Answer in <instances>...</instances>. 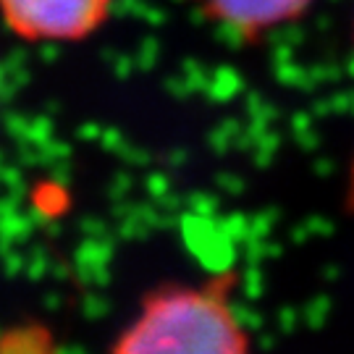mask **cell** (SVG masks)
<instances>
[{
	"mask_svg": "<svg viewBox=\"0 0 354 354\" xmlns=\"http://www.w3.org/2000/svg\"><path fill=\"white\" fill-rule=\"evenodd\" d=\"M108 354H254L252 336L234 304L231 281L158 283L137 304Z\"/></svg>",
	"mask_w": 354,
	"mask_h": 354,
	"instance_id": "6da1fadb",
	"label": "cell"
},
{
	"mask_svg": "<svg viewBox=\"0 0 354 354\" xmlns=\"http://www.w3.org/2000/svg\"><path fill=\"white\" fill-rule=\"evenodd\" d=\"M113 0H0V21L32 45H71L92 37Z\"/></svg>",
	"mask_w": 354,
	"mask_h": 354,
	"instance_id": "7a4b0ae2",
	"label": "cell"
},
{
	"mask_svg": "<svg viewBox=\"0 0 354 354\" xmlns=\"http://www.w3.org/2000/svg\"><path fill=\"white\" fill-rule=\"evenodd\" d=\"M215 24L239 39L263 37L302 16L313 0H203Z\"/></svg>",
	"mask_w": 354,
	"mask_h": 354,
	"instance_id": "3957f363",
	"label": "cell"
},
{
	"mask_svg": "<svg viewBox=\"0 0 354 354\" xmlns=\"http://www.w3.org/2000/svg\"><path fill=\"white\" fill-rule=\"evenodd\" d=\"M349 207L354 210V160L349 165Z\"/></svg>",
	"mask_w": 354,
	"mask_h": 354,
	"instance_id": "277c9868",
	"label": "cell"
}]
</instances>
